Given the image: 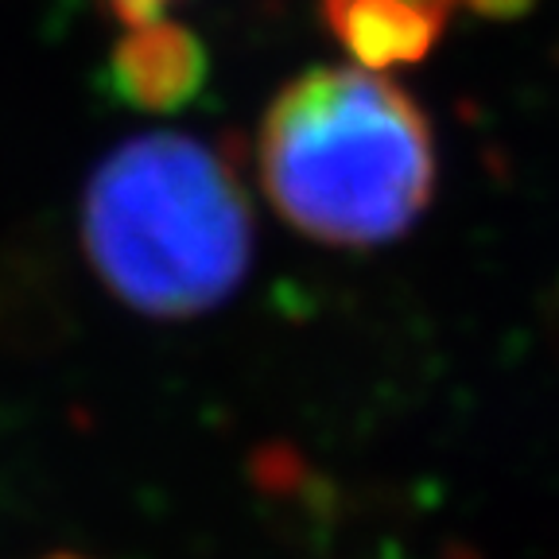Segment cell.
Returning <instances> with one entry per match:
<instances>
[{
    "label": "cell",
    "mask_w": 559,
    "mask_h": 559,
    "mask_svg": "<svg viewBox=\"0 0 559 559\" xmlns=\"http://www.w3.org/2000/svg\"><path fill=\"white\" fill-rule=\"evenodd\" d=\"M257 171L276 214L338 249L396 241L436 194V140L416 102L366 67H319L272 97Z\"/></svg>",
    "instance_id": "obj_1"
},
{
    "label": "cell",
    "mask_w": 559,
    "mask_h": 559,
    "mask_svg": "<svg viewBox=\"0 0 559 559\" xmlns=\"http://www.w3.org/2000/svg\"><path fill=\"white\" fill-rule=\"evenodd\" d=\"M82 241L121 304L156 319H191L241 288L253 264V206L218 148L148 132L124 140L94 171Z\"/></svg>",
    "instance_id": "obj_2"
},
{
    "label": "cell",
    "mask_w": 559,
    "mask_h": 559,
    "mask_svg": "<svg viewBox=\"0 0 559 559\" xmlns=\"http://www.w3.org/2000/svg\"><path fill=\"white\" fill-rule=\"evenodd\" d=\"M114 90L136 109L175 114L206 82V51L187 27L167 16L129 24L109 55Z\"/></svg>",
    "instance_id": "obj_3"
},
{
    "label": "cell",
    "mask_w": 559,
    "mask_h": 559,
    "mask_svg": "<svg viewBox=\"0 0 559 559\" xmlns=\"http://www.w3.org/2000/svg\"><path fill=\"white\" fill-rule=\"evenodd\" d=\"M459 0H323V20L366 70L428 59Z\"/></svg>",
    "instance_id": "obj_4"
},
{
    "label": "cell",
    "mask_w": 559,
    "mask_h": 559,
    "mask_svg": "<svg viewBox=\"0 0 559 559\" xmlns=\"http://www.w3.org/2000/svg\"><path fill=\"white\" fill-rule=\"evenodd\" d=\"M109 9H114V16L121 20L124 27L129 24H148V20H159L167 12V4H175V0H105Z\"/></svg>",
    "instance_id": "obj_5"
},
{
    "label": "cell",
    "mask_w": 559,
    "mask_h": 559,
    "mask_svg": "<svg viewBox=\"0 0 559 559\" xmlns=\"http://www.w3.org/2000/svg\"><path fill=\"white\" fill-rule=\"evenodd\" d=\"M51 559H82V556H51Z\"/></svg>",
    "instance_id": "obj_6"
}]
</instances>
